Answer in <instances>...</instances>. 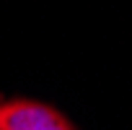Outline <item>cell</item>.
Wrapping results in <instances>:
<instances>
[{
	"label": "cell",
	"mask_w": 132,
	"mask_h": 130,
	"mask_svg": "<svg viewBox=\"0 0 132 130\" xmlns=\"http://www.w3.org/2000/svg\"><path fill=\"white\" fill-rule=\"evenodd\" d=\"M0 130H75L60 109L34 99L0 102Z\"/></svg>",
	"instance_id": "1"
}]
</instances>
